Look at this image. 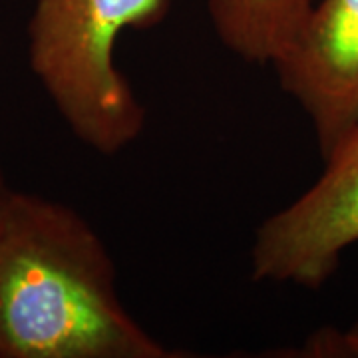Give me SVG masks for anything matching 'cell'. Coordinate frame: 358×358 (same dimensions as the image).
Returning a JSON list of instances; mask_svg holds the SVG:
<instances>
[{
	"mask_svg": "<svg viewBox=\"0 0 358 358\" xmlns=\"http://www.w3.org/2000/svg\"><path fill=\"white\" fill-rule=\"evenodd\" d=\"M129 315L110 251L68 205L14 192L0 219V358H171Z\"/></svg>",
	"mask_w": 358,
	"mask_h": 358,
	"instance_id": "6da1fadb",
	"label": "cell"
},
{
	"mask_svg": "<svg viewBox=\"0 0 358 358\" xmlns=\"http://www.w3.org/2000/svg\"><path fill=\"white\" fill-rule=\"evenodd\" d=\"M171 0H36L28 62L78 140L102 155L141 136L145 108L115 68V42L166 18Z\"/></svg>",
	"mask_w": 358,
	"mask_h": 358,
	"instance_id": "7a4b0ae2",
	"label": "cell"
},
{
	"mask_svg": "<svg viewBox=\"0 0 358 358\" xmlns=\"http://www.w3.org/2000/svg\"><path fill=\"white\" fill-rule=\"evenodd\" d=\"M358 243V129L324 157V171L296 201L261 223L251 247L255 281L320 289Z\"/></svg>",
	"mask_w": 358,
	"mask_h": 358,
	"instance_id": "3957f363",
	"label": "cell"
},
{
	"mask_svg": "<svg viewBox=\"0 0 358 358\" xmlns=\"http://www.w3.org/2000/svg\"><path fill=\"white\" fill-rule=\"evenodd\" d=\"M308 115L322 157L358 129V0H320L273 64Z\"/></svg>",
	"mask_w": 358,
	"mask_h": 358,
	"instance_id": "277c9868",
	"label": "cell"
},
{
	"mask_svg": "<svg viewBox=\"0 0 358 358\" xmlns=\"http://www.w3.org/2000/svg\"><path fill=\"white\" fill-rule=\"evenodd\" d=\"M313 6V0H207L223 46L259 66H273L289 50Z\"/></svg>",
	"mask_w": 358,
	"mask_h": 358,
	"instance_id": "5b68a950",
	"label": "cell"
},
{
	"mask_svg": "<svg viewBox=\"0 0 358 358\" xmlns=\"http://www.w3.org/2000/svg\"><path fill=\"white\" fill-rule=\"evenodd\" d=\"M289 357L299 358H358V320L348 329H319Z\"/></svg>",
	"mask_w": 358,
	"mask_h": 358,
	"instance_id": "8992f818",
	"label": "cell"
},
{
	"mask_svg": "<svg viewBox=\"0 0 358 358\" xmlns=\"http://www.w3.org/2000/svg\"><path fill=\"white\" fill-rule=\"evenodd\" d=\"M8 195H10V187L4 183V178L0 176V219H2V211H4V205H6Z\"/></svg>",
	"mask_w": 358,
	"mask_h": 358,
	"instance_id": "52a82bcc",
	"label": "cell"
}]
</instances>
